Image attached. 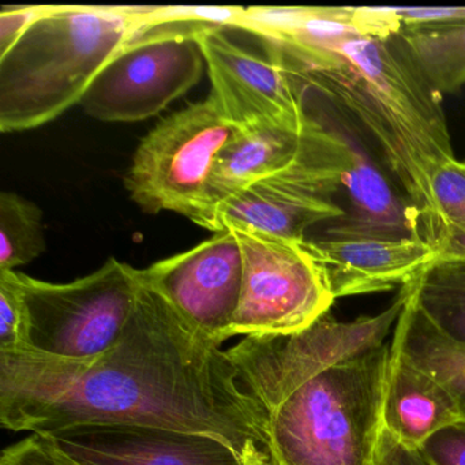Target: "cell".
Segmentation results:
<instances>
[{
    "instance_id": "11",
    "label": "cell",
    "mask_w": 465,
    "mask_h": 465,
    "mask_svg": "<svg viewBox=\"0 0 465 465\" xmlns=\"http://www.w3.org/2000/svg\"><path fill=\"white\" fill-rule=\"evenodd\" d=\"M141 274L194 328L220 344L227 341L243 285V254L233 231H220Z\"/></svg>"
},
{
    "instance_id": "4",
    "label": "cell",
    "mask_w": 465,
    "mask_h": 465,
    "mask_svg": "<svg viewBox=\"0 0 465 465\" xmlns=\"http://www.w3.org/2000/svg\"><path fill=\"white\" fill-rule=\"evenodd\" d=\"M160 10L45 6L0 56V130L26 132L81 104L111 59Z\"/></svg>"
},
{
    "instance_id": "15",
    "label": "cell",
    "mask_w": 465,
    "mask_h": 465,
    "mask_svg": "<svg viewBox=\"0 0 465 465\" xmlns=\"http://www.w3.org/2000/svg\"><path fill=\"white\" fill-rule=\"evenodd\" d=\"M312 118V124L303 130L274 126L236 130L217 159L205 208L195 224L220 201L298 162L325 129L322 122Z\"/></svg>"
},
{
    "instance_id": "23",
    "label": "cell",
    "mask_w": 465,
    "mask_h": 465,
    "mask_svg": "<svg viewBox=\"0 0 465 465\" xmlns=\"http://www.w3.org/2000/svg\"><path fill=\"white\" fill-rule=\"evenodd\" d=\"M0 465H83L48 434H31L5 449Z\"/></svg>"
},
{
    "instance_id": "9",
    "label": "cell",
    "mask_w": 465,
    "mask_h": 465,
    "mask_svg": "<svg viewBox=\"0 0 465 465\" xmlns=\"http://www.w3.org/2000/svg\"><path fill=\"white\" fill-rule=\"evenodd\" d=\"M231 231L243 254V285L227 340L292 336L328 314L336 299L307 239L296 242L254 231Z\"/></svg>"
},
{
    "instance_id": "5",
    "label": "cell",
    "mask_w": 465,
    "mask_h": 465,
    "mask_svg": "<svg viewBox=\"0 0 465 465\" xmlns=\"http://www.w3.org/2000/svg\"><path fill=\"white\" fill-rule=\"evenodd\" d=\"M225 17L227 9L160 10L97 75L81 107L103 122H140L162 113L197 85L205 66L198 34Z\"/></svg>"
},
{
    "instance_id": "19",
    "label": "cell",
    "mask_w": 465,
    "mask_h": 465,
    "mask_svg": "<svg viewBox=\"0 0 465 465\" xmlns=\"http://www.w3.org/2000/svg\"><path fill=\"white\" fill-rule=\"evenodd\" d=\"M391 336L394 350L448 389L459 408L461 421H465L464 348L456 347L440 336L408 301L407 296Z\"/></svg>"
},
{
    "instance_id": "1",
    "label": "cell",
    "mask_w": 465,
    "mask_h": 465,
    "mask_svg": "<svg viewBox=\"0 0 465 465\" xmlns=\"http://www.w3.org/2000/svg\"><path fill=\"white\" fill-rule=\"evenodd\" d=\"M143 282L121 339L89 361L0 351V423L54 435L88 426H140L206 435L241 456L268 448L263 411L227 351Z\"/></svg>"
},
{
    "instance_id": "18",
    "label": "cell",
    "mask_w": 465,
    "mask_h": 465,
    "mask_svg": "<svg viewBox=\"0 0 465 465\" xmlns=\"http://www.w3.org/2000/svg\"><path fill=\"white\" fill-rule=\"evenodd\" d=\"M396 35L435 91L454 94L465 85V21L401 23Z\"/></svg>"
},
{
    "instance_id": "21",
    "label": "cell",
    "mask_w": 465,
    "mask_h": 465,
    "mask_svg": "<svg viewBox=\"0 0 465 465\" xmlns=\"http://www.w3.org/2000/svg\"><path fill=\"white\" fill-rule=\"evenodd\" d=\"M28 312L20 273L0 271V351L28 350Z\"/></svg>"
},
{
    "instance_id": "24",
    "label": "cell",
    "mask_w": 465,
    "mask_h": 465,
    "mask_svg": "<svg viewBox=\"0 0 465 465\" xmlns=\"http://www.w3.org/2000/svg\"><path fill=\"white\" fill-rule=\"evenodd\" d=\"M416 453L424 465H465V421L440 430Z\"/></svg>"
},
{
    "instance_id": "17",
    "label": "cell",
    "mask_w": 465,
    "mask_h": 465,
    "mask_svg": "<svg viewBox=\"0 0 465 465\" xmlns=\"http://www.w3.org/2000/svg\"><path fill=\"white\" fill-rule=\"evenodd\" d=\"M401 290L440 336L465 350V261L435 257Z\"/></svg>"
},
{
    "instance_id": "6",
    "label": "cell",
    "mask_w": 465,
    "mask_h": 465,
    "mask_svg": "<svg viewBox=\"0 0 465 465\" xmlns=\"http://www.w3.org/2000/svg\"><path fill=\"white\" fill-rule=\"evenodd\" d=\"M321 122L325 129L298 162L220 201L197 224L214 233L247 230L303 242L318 223L341 219L345 209L333 195L342 189L352 157L341 132Z\"/></svg>"
},
{
    "instance_id": "2",
    "label": "cell",
    "mask_w": 465,
    "mask_h": 465,
    "mask_svg": "<svg viewBox=\"0 0 465 465\" xmlns=\"http://www.w3.org/2000/svg\"><path fill=\"white\" fill-rule=\"evenodd\" d=\"M405 303L353 321L323 315L301 333L227 350L266 419L279 465H375L391 342Z\"/></svg>"
},
{
    "instance_id": "25",
    "label": "cell",
    "mask_w": 465,
    "mask_h": 465,
    "mask_svg": "<svg viewBox=\"0 0 465 465\" xmlns=\"http://www.w3.org/2000/svg\"><path fill=\"white\" fill-rule=\"evenodd\" d=\"M45 6L12 7L0 13V56L9 53L42 15Z\"/></svg>"
},
{
    "instance_id": "12",
    "label": "cell",
    "mask_w": 465,
    "mask_h": 465,
    "mask_svg": "<svg viewBox=\"0 0 465 465\" xmlns=\"http://www.w3.org/2000/svg\"><path fill=\"white\" fill-rule=\"evenodd\" d=\"M83 465H239L225 443L192 432L140 426H88L54 434Z\"/></svg>"
},
{
    "instance_id": "29",
    "label": "cell",
    "mask_w": 465,
    "mask_h": 465,
    "mask_svg": "<svg viewBox=\"0 0 465 465\" xmlns=\"http://www.w3.org/2000/svg\"><path fill=\"white\" fill-rule=\"evenodd\" d=\"M239 464L241 465H279L276 460L271 456L268 450L262 446L255 443L254 440H249L244 445L241 456H239Z\"/></svg>"
},
{
    "instance_id": "22",
    "label": "cell",
    "mask_w": 465,
    "mask_h": 465,
    "mask_svg": "<svg viewBox=\"0 0 465 465\" xmlns=\"http://www.w3.org/2000/svg\"><path fill=\"white\" fill-rule=\"evenodd\" d=\"M431 190L443 233L465 232V160L456 159L442 165L432 176Z\"/></svg>"
},
{
    "instance_id": "14",
    "label": "cell",
    "mask_w": 465,
    "mask_h": 465,
    "mask_svg": "<svg viewBox=\"0 0 465 465\" xmlns=\"http://www.w3.org/2000/svg\"><path fill=\"white\" fill-rule=\"evenodd\" d=\"M306 242L325 271L334 299L404 285L435 258L432 247L419 238L344 241L323 236Z\"/></svg>"
},
{
    "instance_id": "10",
    "label": "cell",
    "mask_w": 465,
    "mask_h": 465,
    "mask_svg": "<svg viewBox=\"0 0 465 465\" xmlns=\"http://www.w3.org/2000/svg\"><path fill=\"white\" fill-rule=\"evenodd\" d=\"M198 42L208 66L211 96L236 129L303 130L312 124L295 86L268 56L244 50L219 24L206 23Z\"/></svg>"
},
{
    "instance_id": "13",
    "label": "cell",
    "mask_w": 465,
    "mask_h": 465,
    "mask_svg": "<svg viewBox=\"0 0 465 465\" xmlns=\"http://www.w3.org/2000/svg\"><path fill=\"white\" fill-rule=\"evenodd\" d=\"M350 146V168L342 189L348 211L326 228L325 238L344 241H402L421 236L418 213L407 198L399 197L391 182L364 151L359 138L342 121H331ZM424 241V239H423Z\"/></svg>"
},
{
    "instance_id": "26",
    "label": "cell",
    "mask_w": 465,
    "mask_h": 465,
    "mask_svg": "<svg viewBox=\"0 0 465 465\" xmlns=\"http://www.w3.org/2000/svg\"><path fill=\"white\" fill-rule=\"evenodd\" d=\"M401 23L465 21V7H393Z\"/></svg>"
},
{
    "instance_id": "8",
    "label": "cell",
    "mask_w": 465,
    "mask_h": 465,
    "mask_svg": "<svg viewBox=\"0 0 465 465\" xmlns=\"http://www.w3.org/2000/svg\"><path fill=\"white\" fill-rule=\"evenodd\" d=\"M236 130L212 96L168 116L133 157L124 178L130 197L148 213L176 212L195 222L217 159Z\"/></svg>"
},
{
    "instance_id": "16",
    "label": "cell",
    "mask_w": 465,
    "mask_h": 465,
    "mask_svg": "<svg viewBox=\"0 0 465 465\" xmlns=\"http://www.w3.org/2000/svg\"><path fill=\"white\" fill-rule=\"evenodd\" d=\"M459 421V408L448 389L391 347L383 431L402 448L418 451L432 435Z\"/></svg>"
},
{
    "instance_id": "31",
    "label": "cell",
    "mask_w": 465,
    "mask_h": 465,
    "mask_svg": "<svg viewBox=\"0 0 465 465\" xmlns=\"http://www.w3.org/2000/svg\"><path fill=\"white\" fill-rule=\"evenodd\" d=\"M239 465H241V464H239Z\"/></svg>"
},
{
    "instance_id": "7",
    "label": "cell",
    "mask_w": 465,
    "mask_h": 465,
    "mask_svg": "<svg viewBox=\"0 0 465 465\" xmlns=\"http://www.w3.org/2000/svg\"><path fill=\"white\" fill-rule=\"evenodd\" d=\"M28 312V350L89 361L121 339L141 288V269L110 258L99 271L66 284L20 273Z\"/></svg>"
},
{
    "instance_id": "30",
    "label": "cell",
    "mask_w": 465,
    "mask_h": 465,
    "mask_svg": "<svg viewBox=\"0 0 465 465\" xmlns=\"http://www.w3.org/2000/svg\"><path fill=\"white\" fill-rule=\"evenodd\" d=\"M375 465H380V464H378V462H377V461H375Z\"/></svg>"
},
{
    "instance_id": "27",
    "label": "cell",
    "mask_w": 465,
    "mask_h": 465,
    "mask_svg": "<svg viewBox=\"0 0 465 465\" xmlns=\"http://www.w3.org/2000/svg\"><path fill=\"white\" fill-rule=\"evenodd\" d=\"M378 464L380 465H424L420 457L416 451L400 446L391 437H383L378 454Z\"/></svg>"
},
{
    "instance_id": "20",
    "label": "cell",
    "mask_w": 465,
    "mask_h": 465,
    "mask_svg": "<svg viewBox=\"0 0 465 465\" xmlns=\"http://www.w3.org/2000/svg\"><path fill=\"white\" fill-rule=\"evenodd\" d=\"M45 250L39 206L15 193L0 194V271H15Z\"/></svg>"
},
{
    "instance_id": "3",
    "label": "cell",
    "mask_w": 465,
    "mask_h": 465,
    "mask_svg": "<svg viewBox=\"0 0 465 465\" xmlns=\"http://www.w3.org/2000/svg\"><path fill=\"white\" fill-rule=\"evenodd\" d=\"M328 53L312 66H277L298 94H318L370 133L418 213L421 236L434 250L443 225L432 176L456 160L442 94L427 83L397 35L353 37Z\"/></svg>"
},
{
    "instance_id": "28",
    "label": "cell",
    "mask_w": 465,
    "mask_h": 465,
    "mask_svg": "<svg viewBox=\"0 0 465 465\" xmlns=\"http://www.w3.org/2000/svg\"><path fill=\"white\" fill-rule=\"evenodd\" d=\"M435 257L465 261V232L446 231L434 247Z\"/></svg>"
}]
</instances>
